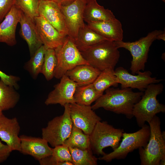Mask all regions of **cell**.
Wrapping results in <instances>:
<instances>
[{"mask_svg": "<svg viewBox=\"0 0 165 165\" xmlns=\"http://www.w3.org/2000/svg\"><path fill=\"white\" fill-rule=\"evenodd\" d=\"M91 106L95 110L100 108L117 114L125 115L131 119L133 117V109L134 105L141 99L143 92H134L129 88H109Z\"/></svg>", "mask_w": 165, "mask_h": 165, "instance_id": "obj_1", "label": "cell"}, {"mask_svg": "<svg viewBox=\"0 0 165 165\" xmlns=\"http://www.w3.org/2000/svg\"><path fill=\"white\" fill-rule=\"evenodd\" d=\"M150 135L144 148H138L141 165H163L165 162V132H161L160 118L156 115L148 122Z\"/></svg>", "mask_w": 165, "mask_h": 165, "instance_id": "obj_2", "label": "cell"}, {"mask_svg": "<svg viewBox=\"0 0 165 165\" xmlns=\"http://www.w3.org/2000/svg\"><path fill=\"white\" fill-rule=\"evenodd\" d=\"M163 88L161 83L149 85L141 99L134 105L133 115L139 127H142L156 114L165 112V105L160 103L157 99V96L162 93Z\"/></svg>", "mask_w": 165, "mask_h": 165, "instance_id": "obj_3", "label": "cell"}, {"mask_svg": "<svg viewBox=\"0 0 165 165\" xmlns=\"http://www.w3.org/2000/svg\"><path fill=\"white\" fill-rule=\"evenodd\" d=\"M89 64L101 72L108 68L114 69L120 56L114 42L105 40L80 51Z\"/></svg>", "mask_w": 165, "mask_h": 165, "instance_id": "obj_4", "label": "cell"}, {"mask_svg": "<svg viewBox=\"0 0 165 165\" xmlns=\"http://www.w3.org/2000/svg\"><path fill=\"white\" fill-rule=\"evenodd\" d=\"M163 31L155 30L149 33L145 37L134 42H114L119 49L123 48L128 50L132 56L130 70L135 75L144 71L147 62L150 47L157 36Z\"/></svg>", "mask_w": 165, "mask_h": 165, "instance_id": "obj_5", "label": "cell"}, {"mask_svg": "<svg viewBox=\"0 0 165 165\" xmlns=\"http://www.w3.org/2000/svg\"><path fill=\"white\" fill-rule=\"evenodd\" d=\"M123 129L116 128L105 121L98 122L90 135L91 149L97 155L106 153L103 151L110 147L113 150L119 145L124 132Z\"/></svg>", "mask_w": 165, "mask_h": 165, "instance_id": "obj_6", "label": "cell"}, {"mask_svg": "<svg viewBox=\"0 0 165 165\" xmlns=\"http://www.w3.org/2000/svg\"><path fill=\"white\" fill-rule=\"evenodd\" d=\"M150 135V128L149 125L145 124L141 128L132 133L124 132L123 139L119 146L113 151L105 154L98 159L107 162L113 160L124 159L129 153L141 147L146 146Z\"/></svg>", "mask_w": 165, "mask_h": 165, "instance_id": "obj_7", "label": "cell"}, {"mask_svg": "<svg viewBox=\"0 0 165 165\" xmlns=\"http://www.w3.org/2000/svg\"><path fill=\"white\" fill-rule=\"evenodd\" d=\"M54 50L57 63L54 77L57 79H61L68 71L77 65L89 64L74 42L68 35L63 44Z\"/></svg>", "mask_w": 165, "mask_h": 165, "instance_id": "obj_8", "label": "cell"}, {"mask_svg": "<svg viewBox=\"0 0 165 165\" xmlns=\"http://www.w3.org/2000/svg\"><path fill=\"white\" fill-rule=\"evenodd\" d=\"M64 107L63 114L50 121L47 126L42 129V138L53 147L63 144L72 130L73 123L70 116L69 104Z\"/></svg>", "mask_w": 165, "mask_h": 165, "instance_id": "obj_9", "label": "cell"}, {"mask_svg": "<svg viewBox=\"0 0 165 165\" xmlns=\"http://www.w3.org/2000/svg\"><path fill=\"white\" fill-rule=\"evenodd\" d=\"M86 4L85 0H75L67 5L60 6L68 36L74 42L76 39L79 30L85 24L83 14Z\"/></svg>", "mask_w": 165, "mask_h": 165, "instance_id": "obj_10", "label": "cell"}, {"mask_svg": "<svg viewBox=\"0 0 165 165\" xmlns=\"http://www.w3.org/2000/svg\"><path fill=\"white\" fill-rule=\"evenodd\" d=\"M118 83L121 84V88H129L137 89L144 92L150 84L159 83L162 79L151 77L150 71H140L136 75L130 73L122 67H119L114 70Z\"/></svg>", "mask_w": 165, "mask_h": 165, "instance_id": "obj_11", "label": "cell"}, {"mask_svg": "<svg viewBox=\"0 0 165 165\" xmlns=\"http://www.w3.org/2000/svg\"><path fill=\"white\" fill-rule=\"evenodd\" d=\"M69 114L73 125L85 134L90 135L97 123L101 119L92 109L90 105L75 103L69 104Z\"/></svg>", "mask_w": 165, "mask_h": 165, "instance_id": "obj_12", "label": "cell"}, {"mask_svg": "<svg viewBox=\"0 0 165 165\" xmlns=\"http://www.w3.org/2000/svg\"><path fill=\"white\" fill-rule=\"evenodd\" d=\"M79 84L64 75L54 89L48 94L45 104L47 105L59 104L64 106L66 104L75 103L74 94Z\"/></svg>", "mask_w": 165, "mask_h": 165, "instance_id": "obj_13", "label": "cell"}, {"mask_svg": "<svg viewBox=\"0 0 165 165\" xmlns=\"http://www.w3.org/2000/svg\"><path fill=\"white\" fill-rule=\"evenodd\" d=\"M39 16L43 17L61 34L68 35L61 6L53 0H39Z\"/></svg>", "mask_w": 165, "mask_h": 165, "instance_id": "obj_14", "label": "cell"}, {"mask_svg": "<svg viewBox=\"0 0 165 165\" xmlns=\"http://www.w3.org/2000/svg\"><path fill=\"white\" fill-rule=\"evenodd\" d=\"M34 20L39 38L47 49H55L63 44L67 36L61 34L41 16L36 17Z\"/></svg>", "mask_w": 165, "mask_h": 165, "instance_id": "obj_15", "label": "cell"}, {"mask_svg": "<svg viewBox=\"0 0 165 165\" xmlns=\"http://www.w3.org/2000/svg\"><path fill=\"white\" fill-rule=\"evenodd\" d=\"M20 140V152L30 155L38 161L52 155V148L47 141L42 138L22 135Z\"/></svg>", "mask_w": 165, "mask_h": 165, "instance_id": "obj_16", "label": "cell"}, {"mask_svg": "<svg viewBox=\"0 0 165 165\" xmlns=\"http://www.w3.org/2000/svg\"><path fill=\"white\" fill-rule=\"evenodd\" d=\"M20 127L16 117L9 119L2 113L0 116V138L12 151L20 150L19 136Z\"/></svg>", "mask_w": 165, "mask_h": 165, "instance_id": "obj_17", "label": "cell"}, {"mask_svg": "<svg viewBox=\"0 0 165 165\" xmlns=\"http://www.w3.org/2000/svg\"><path fill=\"white\" fill-rule=\"evenodd\" d=\"M22 11L14 5L0 23V42L10 46L16 43V31Z\"/></svg>", "mask_w": 165, "mask_h": 165, "instance_id": "obj_18", "label": "cell"}, {"mask_svg": "<svg viewBox=\"0 0 165 165\" xmlns=\"http://www.w3.org/2000/svg\"><path fill=\"white\" fill-rule=\"evenodd\" d=\"M90 28L106 40L113 42L123 41L122 25L116 18L110 20L87 23Z\"/></svg>", "mask_w": 165, "mask_h": 165, "instance_id": "obj_19", "label": "cell"}, {"mask_svg": "<svg viewBox=\"0 0 165 165\" xmlns=\"http://www.w3.org/2000/svg\"><path fill=\"white\" fill-rule=\"evenodd\" d=\"M19 23L20 35L28 45L31 57L43 45L42 43L38 34L34 21L22 11Z\"/></svg>", "mask_w": 165, "mask_h": 165, "instance_id": "obj_20", "label": "cell"}, {"mask_svg": "<svg viewBox=\"0 0 165 165\" xmlns=\"http://www.w3.org/2000/svg\"><path fill=\"white\" fill-rule=\"evenodd\" d=\"M101 72L90 64H83L76 66L65 75L79 85H83L93 83Z\"/></svg>", "mask_w": 165, "mask_h": 165, "instance_id": "obj_21", "label": "cell"}, {"mask_svg": "<svg viewBox=\"0 0 165 165\" xmlns=\"http://www.w3.org/2000/svg\"><path fill=\"white\" fill-rule=\"evenodd\" d=\"M83 17L84 20L88 23L108 20L115 17L111 10L105 9L94 0L86 3Z\"/></svg>", "mask_w": 165, "mask_h": 165, "instance_id": "obj_22", "label": "cell"}, {"mask_svg": "<svg viewBox=\"0 0 165 165\" xmlns=\"http://www.w3.org/2000/svg\"><path fill=\"white\" fill-rule=\"evenodd\" d=\"M39 162L41 165H74L69 148L64 144L54 147L51 155Z\"/></svg>", "mask_w": 165, "mask_h": 165, "instance_id": "obj_23", "label": "cell"}, {"mask_svg": "<svg viewBox=\"0 0 165 165\" xmlns=\"http://www.w3.org/2000/svg\"><path fill=\"white\" fill-rule=\"evenodd\" d=\"M105 40H107L85 24L79 30L74 43L80 51Z\"/></svg>", "mask_w": 165, "mask_h": 165, "instance_id": "obj_24", "label": "cell"}, {"mask_svg": "<svg viewBox=\"0 0 165 165\" xmlns=\"http://www.w3.org/2000/svg\"><path fill=\"white\" fill-rule=\"evenodd\" d=\"M13 86L0 80V111L14 108L18 103L20 95Z\"/></svg>", "mask_w": 165, "mask_h": 165, "instance_id": "obj_25", "label": "cell"}, {"mask_svg": "<svg viewBox=\"0 0 165 165\" xmlns=\"http://www.w3.org/2000/svg\"><path fill=\"white\" fill-rule=\"evenodd\" d=\"M102 94L94 88L93 83L83 85H79L74 94L75 103L80 105H90Z\"/></svg>", "mask_w": 165, "mask_h": 165, "instance_id": "obj_26", "label": "cell"}, {"mask_svg": "<svg viewBox=\"0 0 165 165\" xmlns=\"http://www.w3.org/2000/svg\"><path fill=\"white\" fill-rule=\"evenodd\" d=\"M68 147L82 149L91 148L90 135L73 124L71 134L63 144Z\"/></svg>", "mask_w": 165, "mask_h": 165, "instance_id": "obj_27", "label": "cell"}, {"mask_svg": "<svg viewBox=\"0 0 165 165\" xmlns=\"http://www.w3.org/2000/svg\"><path fill=\"white\" fill-rule=\"evenodd\" d=\"M114 69L108 68L101 71L93 84L96 90L103 94L104 92L112 86L117 87L118 84Z\"/></svg>", "mask_w": 165, "mask_h": 165, "instance_id": "obj_28", "label": "cell"}, {"mask_svg": "<svg viewBox=\"0 0 165 165\" xmlns=\"http://www.w3.org/2000/svg\"><path fill=\"white\" fill-rule=\"evenodd\" d=\"M47 49L42 45L24 65V68L34 79H36L39 74L41 73L44 55Z\"/></svg>", "mask_w": 165, "mask_h": 165, "instance_id": "obj_29", "label": "cell"}, {"mask_svg": "<svg viewBox=\"0 0 165 165\" xmlns=\"http://www.w3.org/2000/svg\"><path fill=\"white\" fill-rule=\"evenodd\" d=\"M74 165H96L98 159L93 155L91 148L82 149L68 147Z\"/></svg>", "mask_w": 165, "mask_h": 165, "instance_id": "obj_30", "label": "cell"}, {"mask_svg": "<svg viewBox=\"0 0 165 165\" xmlns=\"http://www.w3.org/2000/svg\"><path fill=\"white\" fill-rule=\"evenodd\" d=\"M57 63L54 49H47L44 55L43 63L41 72L47 81L50 80L54 77V73Z\"/></svg>", "mask_w": 165, "mask_h": 165, "instance_id": "obj_31", "label": "cell"}, {"mask_svg": "<svg viewBox=\"0 0 165 165\" xmlns=\"http://www.w3.org/2000/svg\"><path fill=\"white\" fill-rule=\"evenodd\" d=\"M39 0H16L15 5L34 20L39 16Z\"/></svg>", "mask_w": 165, "mask_h": 165, "instance_id": "obj_32", "label": "cell"}, {"mask_svg": "<svg viewBox=\"0 0 165 165\" xmlns=\"http://www.w3.org/2000/svg\"><path fill=\"white\" fill-rule=\"evenodd\" d=\"M16 0H0V23L15 5Z\"/></svg>", "mask_w": 165, "mask_h": 165, "instance_id": "obj_33", "label": "cell"}, {"mask_svg": "<svg viewBox=\"0 0 165 165\" xmlns=\"http://www.w3.org/2000/svg\"><path fill=\"white\" fill-rule=\"evenodd\" d=\"M0 78L1 80L6 84L13 86L16 89H18L19 86L17 82L20 79L18 76L8 75L0 70Z\"/></svg>", "mask_w": 165, "mask_h": 165, "instance_id": "obj_34", "label": "cell"}, {"mask_svg": "<svg viewBox=\"0 0 165 165\" xmlns=\"http://www.w3.org/2000/svg\"><path fill=\"white\" fill-rule=\"evenodd\" d=\"M12 151L9 146L0 141V163L6 160Z\"/></svg>", "mask_w": 165, "mask_h": 165, "instance_id": "obj_35", "label": "cell"}, {"mask_svg": "<svg viewBox=\"0 0 165 165\" xmlns=\"http://www.w3.org/2000/svg\"><path fill=\"white\" fill-rule=\"evenodd\" d=\"M60 6L66 5L70 4L75 0H53Z\"/></svg>", "mask_w": 165, "mask_h": 165, "instance_id": "obj_36", "label": "cell"}, {"mask_svg": "<svg viewBox=\"0 0 165 165\" xmlns=\"http://www.w3.org/2000/svg\"><path fill=\"white\" fill-rule=\"evenodd\" d=\"M156 39L162 40H165V31L159 34L156 37Z\"/></svg>", "mask_w": 165, "mask_h": 165, "instance_id": "obj_37", "label": "cell"}, {"mask_svg": "<svg viewBox=\"0 0 165 165\" xmlns=\"http://www.w3.org/2000/svg\"><path fill=\"white\" fill-rule=\"evenodd\" d=\"M93 0H85V1H86V3Z\"/></svg>", "mask_w": 165, "mask_h": 165, "instance_id": "obj_38", "label": "cell"}, {"mask_svg": "<svg viewBox=\"0 0 165 165\" xmlns=\"http://www.w3.org/2000/svg\"><path fill=\"white\" fill-rule=\"evenodd\" d=\"M2 113V112H1V111H0V116L1 115Z\"/></svg>", "mask_w": 165, "mask_h": 165, "instance_id": "obj_39", "label": "cell"}]
</instances>
